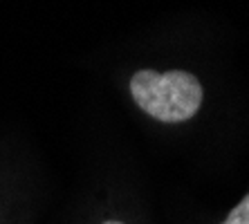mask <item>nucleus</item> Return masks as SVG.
<instances>
[{
  "instance_id": "7ed1b4c3",
  "label": "nucleus",
  "mask_w": 249,
  "mask_h": 224,
  "mask_svg": "<svg viewBox=\"0 0 249 224\" xmlns=\"http://www.w3.org/2000/svg\"><path fill=\"white\" fill-rule=\"evenodd\" d=\"M104 224H124V222H117V220H108V222H104Z\"/></svg>"
},
{
  "instance_id": "f03ea898",
  "label": "nucleus",
  "mask_w": 249,
  "mask_h": 224,
  "mask_svg": "<svg viewBox=\"0 0 249 224\" xmlns=\"http://www.w3.org/2000/svg\"><path fill=\"white\" fill-rule=\"evenodd\" d=\"M222 224H249V193L229 211Z\"/></svg>"
},
{
  "instance_id": "f257e3e1",
  "label": "nucleus",
  "mask_w": 249,
  "mask_h": 224,
  "mask_svg": "<svg viewBox=\"0 0 249 224\" xmlns=\"http://www.w3.org/2000/svg\"><path fill=\"white\" fill-rule=\"evenodd\" d=\"M133 101L162 123H182L202 105V86L184 69H139L130 79Z\"/></svg>"
}]
</instances>
